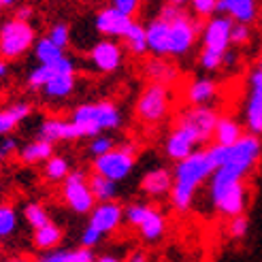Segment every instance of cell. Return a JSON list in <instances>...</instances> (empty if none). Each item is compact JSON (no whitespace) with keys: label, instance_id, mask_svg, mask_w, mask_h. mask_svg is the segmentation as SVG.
<instances>
[{"label":"cell","instance_id":"6da1fadb","mask_svg":"<svg viewBox=\"0 0 262 262\" xmlns=\"http://www.w3.org/2000/svg\"><path fill=\"white\" fill-rule=\"evenodd\" d=\"M147 49L156 58H181L192 51L201 36V21L192 19V13L183 9L181 3L162 5L147 26Z\"/></svg>","mask_w":262,"mask_h":262},{"label":"cell","instance_id":"7a4b0ae2","mask_svg":"<svg viewBox=\"0 0 262 262\" xmlns=\"http://www.w3.org/2000/svg\"><path fill=\"white\" fill-rule=\"evenodd\" d=\"M215 164L209 156L207 147L196 149L190 154L186 160H181L175 164L173 173V190H171V205L177 209L179 213H186L192 207L194 194L203 183L213 175Z\"/></svg>","mask_w":262,"mask_h":262},{"label":"cell","instance_id":"3957f363","mask_svg":"<svg viewBox=\"0 0 262 262\" xmlns=\"http://www.w3.org/2000/svg\"><path fill=\"white\" fill-rule=\"evenodd\" d=\"M69 122L75 128L77 139H96L104 130H117L122 126V111L111 100L83 102L73 111Z\"/></svg>","mask_w":262,"mask_h":262},{"label":"cell","instance_id":"277c9868","mask_svg":"<svg viewBox=\"0 0 262 262\" xmlns=\"http://www.w3.org/2000/svg\"><path fill=\"white\" fill-rule=\"evenodd\" d=\"M36 30L32 24L19 21L15 17L5 19L0 26V60H17L34 47Z\"/></svg>","mask_w":262,"mask_h":262},{"label":"cell","instance_id":"5b68a950","mask_svg":"<svg viewBox=\"0 0 262 262\" xmlns=\"http://www.w3.org/2000/svg\"><path fill=\"white\" fill-rule=\"evenodd\" d=\"M137 151L139 149L135 143H124L120 147H113L109 154L92 160V171L113 183L124 181L137 164Z\"/></svg>","mask_w":262,"mask_h":262},{"label":"cell","instance_id":"8992f818","mask_svg":"<svg viewBox=\"0 0 262 262\" xmlns=\"http://www.w3.org/2000/svg\"><path fill=\"white\" fill-rule=\"evenodd\" d=\"M171 88L147 83V88L141 92L137 100V117L143 124H160L171 111Z\"/></svg>","mask_w":262,"mask_h":262},{"label":"cell","instance_id":"52a82bcc","mask_svg":"<svg viewBox=\"0 0 262 262\" xmlns=\"http://www.w3.org/2000/svg\"><path fill=\"white\" fill-rule=\"evenodd\" d=\"M62 199L69 205V209L79 215L92 213V209L96 207L94 196L90 192L88 175L83 171H71L69 177L62 181Z\"/></svg>","mask_w":262,"mask_h":262},{"label":"cell","instance_id":"ba28073f","mask_svg":"<svg viewBox=\"0 0 262 262\" xmlns=\"http://www.w3.org/2000/svg\"><path fill=\"white\" fill-rule=\"evenodd\" d=\"M217 113L211 109V107H188L186 111H181L177 122L179 126L188 128L192 137L199 143V147L205 145L213 139V130H215V124H217Z\"/></svg>","mask_w":262,"mask_h":262},{"label":"cell","instance_id":"9c48e42d","mask_svg":"<svg viewBox=\"0 0 262 262\" xmlns=\"http://www.w3.org/2000/svg\"><path fill=\"white\" fill-rule=\"evenodd\" d=\"M230 28H232V19H228L226 15H213L211 19H207L201 26L203 49L224 56L230 49Z\"/></svg>","mask_w":262,"mask_h":262},{"label":"cell","instance_id":"30bf717a","mask_svg":"<svg viewBox=\"0 0 262 262\" xmlns=\"http://www.w3.org/2000/svg\"><path fill=\"white\" fill-rule=\"evenodd\" d=\"M245 128L247 135L262 137V73L254 69L250 73V96L245 102Z\"/></svg>","mask_w":262,"mask_h":262},{"label":"cell","instance_id":"8fae6325","mask_svg":"<svg viewBox=\"0 0 262 262\" xmlns=\"http://www.w3.org/2000/svg\"><path fill=\"white\" fill-rule=\"evenodd\" d=\"M88 60L98 73H115L124 62V47L115 41H109V38H102V41L92 45Z\"/></svg>","mask_w":262,"mask_h":262},{"label":"cell","instance_id":"7c38bea8","mask_svg":"<svg viewBox=\"0 0 262 262\" xmlns=\"http://www.w3.org/2000/svg\"><path fill=\"white\" fill-rule=\"evenodd\" d=\"M122 220H124V207L117 201L96 203V207L92 209V213H90L88 226L94 228L96 232H100L104 237V234H111V232H115L117 228H120Z\"/></svg>","mask_w":262,"mask_h":262},{"label":"cell","instance_id":"4fadbf2b","mask_svg":"<svg viewBox=\"0 0 262 262\" xmlns=\"http://www.w3.org/2000/svg\"><path fill=\"white\" fill-rule=\"evenodd\" d=\"M135 21L137 19L122 15V13L115 11L113 7H104L94 15V28L98 34H102L104 38L111 41V38H124Z\"/></svg>","mask_w":262,"mask_h":262},{"label":"cell","instance_id":"5bb4252c","mask_svg":"<svg viewBox=\"0 0 262 262\" xmlns=\"http://www.w3.org/2000/svg\"><path fill=\"white\" fill-rule=\"evenodd\" d=\"M211 203H213V207L217 209V211L222 215H226L228 220L237 217V215H243L245 207H247V186H245V181L234 183V186L226 188L222 194L213 196Z\"/></svg>","mask_w":262,"mask_h":262},{"label":"cell","instance_id":"9a60e30c","mask_svg":"<svg viewBox=\"0 0 262 262\" xmlns=\"http://www.w3.org/2000/svg\"><path fill=\"white\" fill-rule=\"evenodd\" d=\"M196 149H199V143H196V139L192 137L190 130L175 124L164 141V151H166L168 158L175 160V162H181V160H186L190 154H194Z\"/></svg>","mask_w":262,"mask_h":262},{"label":"cell","instance_id":"2e32d148","mask_svg":"<svg viewBox=\"0 0 262 262\" xmlns=\"http://www.w3.org/2000/svg\"><path fill=\"white\" fill-rule=\"evenodd\" d=\"M56 75H75V62L64 56L56 64H38V67H34L28 73V79H26V83H28L30 90H38V88L43 90Z\"/></svg>","mask_w":262,"mask_h":262},{"label":"cell","instance_id":"e0dca14e","mask_svg":"<svg viewBox=\"0 0 262 262\" xmlns=\"http://www.w3.org/2000/svg\"><path fill=\"white\" fill-rule=\"evenodd\" d=\"M258 3L254 0H217V13L232 19V24L252 26L258 19Z\"/></svg>","mask_w":262,"mask_h":262},{"label":"cell","instance_id":"ac0fdd59","mask_svg":"<svg viewBox=\"0 0 262 262\" xmlns=\"http://www.w3.org/2000/svg\"><path fill=\"white\" fill-rule=\"evenodd\" d=\"M217 92L220 88L213 79H194L183 88V100L188 107H211Z\"/></svg>","mask_w":262,"mask_h":262},{"label":"cell","instance_id":"d6986e66","mask_svg":"<svg viewBox=\"0 0 262 262\" xmlns=\"http://www.w3.org/2000/svg\"><path fill=\"white\" fill-rule=\"evenodd\" d=\"M143 75L147 77L149 83L171 88L179 79V69L166 58H151L143 64Z\"/></svg>","mask_w":262,"mask_h":262},{"label":"cell","instance_id":"ffe728a7","mask_svg":"<svg viewBox=\"0 0 262 262\" xmlns=\"http://www.w3.org/2000/svg\"><path fill=\"white\" fill-rule=\"evenodd\" d=\"M141 190L151 199H160V196L171 194L173 190V173L164 166H156L147 171L141 179Z\"/></svg>","mask_w":262,"mask_h":262},{"label":"cell","instance_id":"44dd1931","mask_svg":"<svg viewBox=\"0 0 262 262\" xmlns=\"http://www.w3.org/2000/svg\"><path fill=\"white\" fill-rule=\"evenodd\" d=\"M38 139H43L47 143H58V141H75L77 133L69 120H62V117H47L43 120L41 128H38Z\"/></svg>","mask_w":262,"mask_h":262},{"label":"cell","instance_id":"7402d4cb","mask_svg":"<svg viewBox=\"0 0 262 262\" xmlns=\"http://www.w3.org/2000/svg\"><path fill=\"white\" fill-rule=\"evenodd\" d=\"M30 113H32V104L26 100L13 102L9 107L0 109V137H9L24 120H28Z\"/></svg>","mask_w":262,"mask_h":262},{"label":"cell","instance_id":"603a6c76","mask_svg":"<svg viewBox=\"0 0 262 262\" xmlns=\"http://www.w3.org/2000/svg\"><path fill=\"white\" fill-rule=\"evenodd\" d=\"M243 126L239 120H234L230 115H220L217 124L213 130V145H222V147H230L234 145L241 137H243Z\"/></svg>","mask_w":262,"mask_h":262},{"label":"cell","instance_id":"cb8c5ba5","mask_svg":"<svg viewBox=\"0 0 262 262\" xmlns=\"http://www.w3.org/2000/svg\"><path fill=\"white\" fill-rule=\"evenodd\" d=\"M164 230H166V217H164V213L160 211L158 207H149L145 220H143L141 226H139L141 237L145 241H158L164 234Z\"/></svg>","mask_w":262,"mask_h":262},{"label":"cell","instance_id":"d4e9b609","mask_svg":"<svg viewBox=\"0 0 262 262\" xmlns=\"http://www.w3.org/2000/svg\"><path fill=\"white\" fill-rule=\"evenodd\" d=\"M62 237H64L62 228L56 224V222H49V224H45L43 228L34 230V234H32V245L36 247V250L51 252V250H58Z\"/></svg>","mask_w":262,"mask_h":262},{"label":"cell","instance_id":"484cf974","mask_svg":"<svg viewBox=\"0 0 262 262\" xmlns=\"http://www.w3.org/2000/svg\"><path fill=\"white\" fill-rule=\"evenodd\" d=\"M19 160L24 164H38V162H47L51 156H54V145L43 139H36L32 143H28V145H24L19 151Z\"/></svg>","mask_w":262,"mask_h":262},{"label":"cell","instance_id":"4316f807","mask_svg":"<svg viewBox=\"0 0 262 262\" xmlns=\"http://www.w3.org/2000/svg\"><path fill=\"white\" fill-rule=\"evenodd\" d=\"M124 45H126V49L130 51L133 56H137V58H143L147 54V36H145V26L143 24H139V21H135L133 26H130V30L126 32V36H124Z\"/></svg>","mask_w":262,"mask_h":262},{"label":"cell","instance_id":"83f0119b","mask_svg":"<svg viewBox=\"0 0 262 262\" xmlns=\"http://www.w3.org/2000/svg\"><path fill=\"white\" fill-rule=\"evenodd\" d=\"M88 183H90V192H92V196H94L96 203H111V201H115L117 183L104 179V177H100L96 173H92L88 177Z\"/></svg>","mask_w":262,"mask_h":262},{"label":"cell","instance_id":"f1b7e54d","mask_svg":"<svg viewBox=\"0 0 262 262\" xmlns=\"http://www.w3.org/2000/svg\"><path fill=\"white\" fill-rule=\"evenodd\" d=\"M34 56H36L38 64H56L67 54H64V49L51 43L47 36H41V38H36V43H34Z\"/></svg>","mask_w":262,"mask_h":262},{"label":"cell","instance_id":"f546056e","mask_svg":"<svg viewBox=\"0 0 262 262\" xmlns=\"http://www.w3.org/2000/svg\"><path fill=\"white\" fill-rule=\"evenodd\" d=\"M73 90H75V75H56L43 88L45 96L49 98H67L73 94Z\"/></svg>","mask_w":262,"mask_h":262},{"label":"cell","instance_id":"4dcf8cb0","mask_svg":"<svg viewBox=\"0 0 262 262\" xmlns=\"http://www.w3.org/2000/svg\"><path fill=\"white\" fill-rule=\"evenodd\" d=\"M71 173V164L64 156H51V158L45 162V179L51 181V183H58V181H64Z\"/></svg>","mask_w":262,"mask_h":262},{"label":"cell","instance_id":"1f68e13d","mask_svg":"<svg viewBox=\"0 0 262 262\" xmlns=\"http://www.w3.org/2000/svg\"><path fill=\"white\" fill-rule=\"evenodd\" d=\"M24 220L32 226V230L43 228L45 224H49V222H51L45 205H41V203H28V205H26L24 207Z\"/></svg>","mask_w":262,"mask_h":262},{"label":"cell","instance_id":"d6a6232c","mask_svg":"<svg viewBox=\"0 0 262 262\" xmlns=\"http://www.w3.org/2000/svg\"><path fill=\"white\" fill-rule=\"evenodd\" d=\"M17 211L9 203H0V239L11 237L17 230Z\"/></svg>","mask_w":262,"mask_h":262},{"label":"cell","instance_id":"836d02e7","mask_svg":"<svg viewBox=\"0 0 262 262\" xmlns=\"http://www.w3.org/2000/svg\"><path fill=\"white\" fill-rule=\"evenodd\" d=\"M149 207L151 205H147V203H130V205H126L124 207V217H126V222L130 226H135V228H139L141 226V222L145 220V215H147V211H149Z\"/></svg>","mask_w":262,"mask_h":262},{"label":"cell","instance_id":"e575fe53","mask_svg":"<svg viewBox=\"0 0 262 262\" xmlns=\"http://www.w3.org/2000/svg\"><path fill=\"white\" fill-rule=\"evenodd\" d=\"M47 38H49V41L54 43L56 47L67 49L69 43H71V28H69V24H64V21L54 24V26L49 28V32H47Z\"/></svg>","mask_w":262,"mask_h":262},{"label":"cell","instance_id":"d590c367","mask_svg":"<svg viewBox=\"0 0 262 262\" xmlns=\"http://www.w3.org/2000/svg\"><path fill=\"white\" fill-rule=\"evenodd\" d=\"M190 9L199 19L207 21L217 13V0H192Z\"/></svg>","mask_w":262,"mask_h":262},{"label":"cell","instance_id":"8d00e7d4","mask_svg":"<svg viewBox=\"0 0 262 262\" xmlns=\"http://www.w3.org/2000/svg\"><path fill=\"white\" fill-rule=\"evenodd\" d=\"M247 228H250V220H247V215H237V217H230L228 220V237L230 239H243L247 234Z\"/></svg>","mask_w":262,"mask_h":262},{"label":"cell","instance_id":"74e56055","mask_svg":"<svg viewBox=\"0 0 262 262\" xmlns=\"http://www.w3.org/2000/svg\"><path fill=\"white\" fill-rule=\"evenodd\" d=\"M252 41V26H245V24H232L230 28V45H237L243 47Z\"/></svg>","mask_w":262,"mask_h":262},{"label":"cell","instance_id":"f35d334b","mask_svg":"<svg viewBox=\"0 0 262 262\" xmlns=\"http://www.w3.org/2000/svg\"><path fill=\"white\" fill-rule=\"evenodd\" d=\"M199 62H201V67L209 73H215L220 71L222 67H224V56L222 54H215V51H207L203 49L201 51V56H199Z\"/></svg>","mask_w":262,"mask_h":262},{"label":"cell","instance_id":"ab89813d","mask_svg":"<svg viewBox=\"0 0 262 262\" xmlns=\"http://www.w3.org/2000/svg\"><path fill=\"white\" fill-rule=\"evenodd\" d=\"M113 147H115V141L111 137H107V135H100V137H96L94 141L90 143V154L94 156V158H100V156L109 154Z\"/></svg>","mask_w":262,"mask_h":262},{"label":"cell","instance_id":"60d3db41","mask_svg":"<svg viewBox=\"0 0 262 262\" xmlns=\"http://www.w3.org/2000/svg\"><path fill=\"white\" fill-rule=\"evenodd\" d=\"M111 7H113L115 11H120L122 15L133 17V19H135V15H137V11L141 9V5L137 3V0H115V3H111Z\"/></svg>","mask_w":262,"mask_h":262},{"label":"cell","instance_id":"b9f144b4","mask_svg":"<svg viewBox=\"0 0 262 262\" xmlns=\"http://www.w3.org/2000/svg\"><path fill=\"white\" fill-rule=\"evenodd\" d=\"M81 247H88V250H92L94 245H98L100 241H102V234L100 232H96L94 228H90V226H85L83 228V232H81Z\"/></svg>","mask_w":262,"mask_h":262},{"label":"cell","instance_id":"7bdbcfd3","mask_svg":"<svg viewBox=\"0 0 262 262\" xmlns=\"http://www.w3.org/2000/svg\"><path fill=\"white\" fill-rule=\"evenodd\" d=\"M69 262H96V254L88 247H77L69 252Z\"/></svg>","mask_w":262,"mask_h":262},{"label":"cell","instance_id":"ee69618b","mask_svg":"<svg viewBox=\"0 0 262 262\" xmlns=\"http://www.w3.org/2000/svg\"><path fill=\"white\" fill-rule=\"evenodd\" d=\"M38 262H69V252L67 250H51V252H45Z\"/></svg>","mask_w":262,"mask_h":262},{"label":"cell","instance_id":"f6af8a7d","mask_svg":"<svg viewBox=\"0 0 262 262\" xmlns=\"http://www.w3.org/2000/svg\"><path fill=\"white\" fill-rule=\"evenodd\" d=\"M19 151V145H17V139L13 137H5V141L0 143V154L3 156H13Z\"/></svg>","mask_w":262,"mask_h":262},{"label":"cell","instance_id":"bcb514c9","mask_svg":"<svg viewBox=\"0 0 262 262\" xmlns=\"http://www.w3.org/2000/svg\"><path fill=\"white\" fill-rule=\"evenodd\" d=\"M32 15H34V11H32V7H17L15 9V19H19V21H26V24H30V19H32Z\"/></svg>","mask_w":262,"mask_h":262},{"label":"cell","instance_id":"7dc6e473","mask_svg":"<svg viewBox=\"0 0 262 262\" xmlns=\"http://www.w3.org/2000/svg\"><path fill=\"white\" fill-rule=\"evenodd\" d=\"M126 262H149V258H147V254L143 252V250H137V252H133V254L128 256Z\"/></svg>","mask_w":262,"mask_h":262},{"label":"cell","instance_id":"c3c4849f","mask_svg":"<svg viewBox=\"0 0 262 262\" xmlns=\"http://www.w3.org/2000/svg\"><path fill=\"white\" fill-rule=\"evenodd\" d=\"M96 262H124V258L115 254H102V256H96Z\"/></svg>","mask_w":262,"mask_h":262},{"label":"cell","instance_id":"681fc988","mask_svg":"<svg viewBox=\"0 0 262 262\" xmlns=\"http://www.w3.org/2000/svg\"><path fill=\"white\" fill-rule=\"evenodd\" d=\"M9 75V64L5 62V60H0V79H3V77H7Z\"/></svg>","mask_w":262,"mask_h":262},{"label":"cell","instance_id":"f907efd6","mask_svg":"<svg viewBox=\"0 0 262 262\" xmlns=\"http://www.w3.org/2000/svg\"><path fill=\"white\" fill-rule=\"evenodd\" d=\"M7 262H32V260L26 258V256H15V258H9Z\"/></svg>","mask_w":262,"mask_h":262},{"label":"cell","instance_id":"816d5d0a","mask_svg":"<svg viewBox=\"0 0 262 262\" xmlns=\"http://www.w3.org/2000/svg\"><path fill=\"white\" fill-rule=\"evenodd\" d=\"M13 3H11V0H0V13H3V9L5 7H11Z\"/></svg>","mask_w":262,"mask_h":262},{"label":"cell","instance_id":"f5cc1de1","mask_svg":"<svg viewBox=\"0 0 262 262\" xmlns=\"http://www.w3.org/2000/svg\"><path fill=\"white\" fill-rule=\"evenodd\" d=\"M256 69H258V71L262 73V56H260V60H258V67H256Z\"/></svg>","mask_w":262,"mask_h":262},{"label":"cell","instance_id":"db71d44e","mask_svg":"<svg viewBox=\"0 0 262 262\" xmlns=\"http://www.w3.org/2000/svg\"><path fill=\"white\" fill-rule=\"evenodd\" d=\"M258 19H260V26H262V9L258 11Z\"/></svg>","mask_w":262,"mask_h":262},{"label":"cell","instance_id":"11a10c76","mask_svg":"<svg viewBox=\"0 0 262 262\" xmlns=\"http://www.w3.org/2000/svg\"><path fill=\"white\" fill-rule=\"evenodd\" d=\"M0 158H3V154H0Z\"/></svg>","mask_w":262,"mask_h":262}]
</instances>
